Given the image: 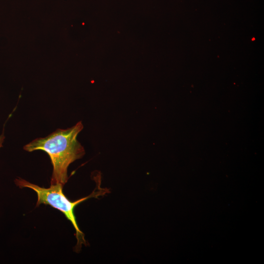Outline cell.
Returning <instances> with one entry per match:
<instances>
[{"label":"cell","instance_id":"2","mask_svg":"<svg viewBox=\"0 0 264 264\" xmlns=\"http://www.w3.org/2000/svg\"><path fill=\"white\" fill-rule=\"evenodd\" d=\"M16 185L20 188H29L33 190L37 194L36 206L41 204L49 205L62 212L73 225L76 231L77 244L76 250H80L82 244H86V241L83 233L80 230L74 215L75 207L82 202L91 198H97L104 195L108 192L106 189L96 188L88 196L75 201H70L63 194V186L61 184H51L49 188H44L31 183L23 179L18 178L15 180Z\"/></svg>","mask_w":264,"mask_h":264},{"label":"cell","instance_id":"1","mask_svg":"<svg viewBox=\"0 0 264 264\" xmlns=\"http://www.w3.org/2000/svg\"><path fill=\"white\" fill-rule=\"evenodd\" d=\"M81 121L66 129H58L45 137L32 140L23 147L29 152L43 150L49 156L53 166L51 184L64 185L68 180L67 169L74 161L85 154L84 147L77 137L83 130Z\"/></svg>","mask_w":264,"mask_h":264},{"label":"cell","instance_id":"3","mask_svg":"<svg viewBox=\"0 0 264 264\" xmlns=\"http://www.w3.org/2000/svg\"><path fill=\"white\" fill-rule=\"evenodd\" d=\"M5 136L2 135H0V149L2 147V144L4 141Z\"/></svg>","mask_w":264,"mask_h":264}]
</instances>
